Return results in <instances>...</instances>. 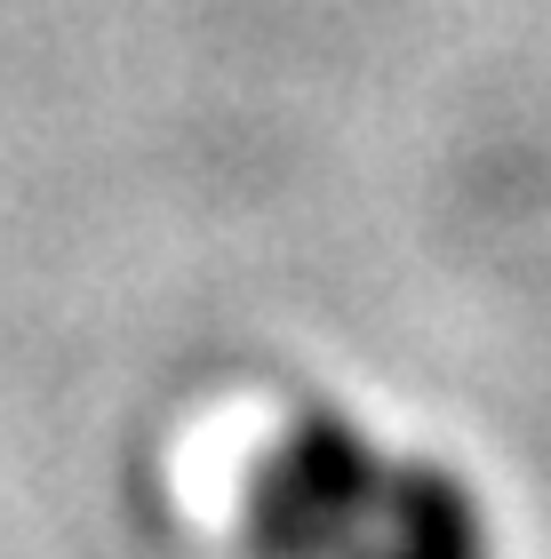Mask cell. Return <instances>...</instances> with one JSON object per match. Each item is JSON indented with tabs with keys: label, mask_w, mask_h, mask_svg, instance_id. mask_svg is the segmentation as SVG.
<instances>
[{
	"label": "cell",
	"mask_w": 551,
	"mask_h": 559,
	"mask_svg": "<svg viewBox=\"0 0 551 559\" xmlns=\"http://www.w3.org/2000/svg\"><path fill=\"white\" fill-rule=\"evenodd\" d=\"M240 544L248 559H488V520L447 464L304 408L248 464Z\"/></svg>",
	"instance_id": "6da1fadb"
}]
</instances>
